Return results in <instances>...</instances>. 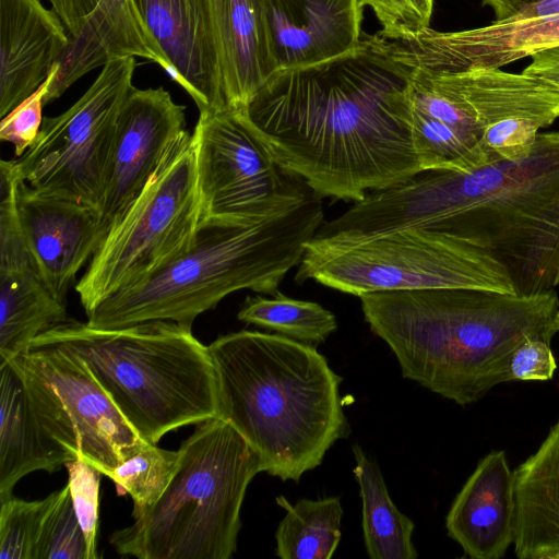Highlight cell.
Segmentation results:
<instances>
[{
    "label": "cell",
    "mask_w": 559,
    "mask_h": 559,
    "mask_svg": "<svg viewBox=\"0 0 559 559\" xmlns=\"http://www.w3.org/2000/svg\"><path fill=\"white\" fill-rule=\"evenodd\" d=\"M559 46V15L526 21H493L459 31L453 49L465 69L501 68L547 48Z\"/></svg>",
    "instance_id": "cb8c5ba5"
},
{
    "label": "cell",
    "mask_w": 559,
    "mask_h": 559,
    "mask_svg": "<svg viewBox=\"0 0 559 559\" xmlns=\"http://www.w3.org/2000/svg\"><path fill=\"white\" fill-rule=\"evenodd\" d=\"M160 499L109 543L139 559H229L237 549L247 488L264 472L243 437L221 417L197 424Z\"/></svg>",
    "instance_id": "52a82bcc"
},
{
    "label": "cell",
    "mask_w": 559,
    "mask_h": 559,
    "mask_svg": "<svg viewBox=\"0 0 559 559\" xmlns=\"http://www.w3.org/2000/svg\"><path fill=\"white\" fill-rule=\"evenodd\" d=\"M531 57L532 62L523 72L540 76L559 87V46L544 49Z\"/></svg>",
    "instance_id": "e575fe53"
},
{
    "label": "cell",
    "mask_w": 559,
    "mask_h": 559,
    "mask_svg": "<svg viewBox=\"0 0 559 559\" xmlns=\"http://www.w3.org/2000/svg\"><path fill=\"white\" fill-rule=\"evenodd\" d=\"M359 298L366 322L391 348L403 377L461 406L510 382L514 350L528 338L551 341L559 310L555 289H391Z\"/></svg>",
    "instance_id": "3957f363"
},
{
    "label": "cell",
    "mask_w": 559,
    "mask_h": 559,
    "mask_svg": "<svg viewBox=\"0 0 559 559\" xmlns=\"http://www.w3.org/2000/svg\"><path fill=\"white\" fill-rule=\"evenodd\" d=\"M484 5L492 9L495 21H502L513 15L523 7L538 0H480Z\"/></svg>",
    "instance_id": "d590c367"
},
{
    "label": "cell",
    "mask_w": 559,
    "mask_h": 559,
    "mask_svg": "<svg viewBox=\"0 0 559 559\" xmlns=\"http://www.w3.org/2000/svg\"><path fill=\"white\" fill-rule=\"evenodd\" d=\"M15 188L14 181L1 187L0 367L28 350L37 336L69 319L67 302L47 287L26 245Z\"/></svg>",
    "instance_id": "5bb4252c"
},
{
    "label": "cell",
    "mask_w": 559,
    "mask_h": 559,
    "mask_svg": "<svg viewBox=\"0 0 559 559\" xmlns=\"http://www.w3.org/2000/svg\"><path fill=\"white\" fill-rule=\"evenodd\" d=\"M412 60L380 32L348 52L270 76L245 108L278 165L318 194L358 202L421 170Z\"/></svg>",
    "instance_id": "6da1fadb"
},
{
    "label": "cell",
    "mask_w": 559,
    "mask_h": 559,
    "mask_svg": "<svg viewBox=\"0 0 559 559\" xmlns=\"http://www.w3.org/2000/svg\"><path fill=\"white\" fill-rule=\"evenodd\" d=\"M20 226L37 270L50 292L67 302L78 272L100 245L97 211L75 200L41 193L19 178Z\"/></svg>",
    "instance_id": "9a60e30c"
},
{
    "label": "cell",
    "mask_w": 559,
    "mask_h": 559,
    "mask_svg": "<svg viewBox=\"0 0 559 559\" xmlns=\"http://www.w3.org/2000/svg\"><path fill=\"white\" fill-rule=\"evenodd\" d=\"M207 347L217 378L218 417L243 437L269 475L298 481L348 436L342 378L314 346L241 330Z\"/></svg>",
    "instance_id": "277c9868"
},
{
    "label": "cell",
    "mask_w": 559,
    "mask_h": 559,
    "mask_svg": "<svg viewBox=\"0 0 559 559\" xmlns=\"http://www.w3.org/2000/svg\"><path fill=\"white\" fill-rule=\"evenodd\" d=\"M33 343L58 345L81 358L148 443L218 417L217 378L209 347L192 329L174 321L97 329L68 319Z\"/></svg>",
    "instance_id": "8992f818"
},
{
    "label": "cell",
    "mask_w": 559,
    "mask_h": 559,
    "mask_svg": "<svg viewBox=\"0 0 559 559\" xmlns=\"http://www.w3.org/2000/svg\"><path fill=\"white\" fill-rule=\"evenodd\" d=\"M68 40L59 16L40 0H0V118L46 81Z\"/></svg>",
    "instance_id": "ac0fdd59"
},
{
    "label": "cell",
    "mask_w": 559,
    "mask_h": 559,
    "mask_svg": "<svg viewBox=\"0 0 559 559\" xmlns=\"http://www.w3.org/2000/svg\"><path fill=\"white\" fill-rule=\"evenodd\" d=\"M179 459L178 450L146 443L107 475L119 495L131 496L133 519L144 514L160 499L178 469Z\"/></svg>",
    "instance_id": "83f0119b"
},
{
    "label": "cell",
    "mask_w": 559,
    "mask_h": 559,
    "mask_svg": "<svg viewBox=\"0 0 559 559\" xmlns=\"http://www.w3.org/2000/svg\"><path fill=\"white\" fill-rule=\"evenodd\" d=\"M202 221L192 134L183 131L75 285L86 317L107 297L190 249Z\"/></svg>",
    "instance_id": "9c48e42d"
},
{
    "label": "cell",
    "mask_w": 559,
    "mask_h": 559,
    "mask_svg": "<svg viewBox=\"0 0 559 559\" xmlns=\"http://www.w3.org/2000/svg\"><path fill=\"white\" fill-rule=\"evenodd\" d=\"M48 496L27 501L11 497L0 502V559H35Z\"/></svg>",
    "instance_id": "f546056e"
},
{
    "label": "cell",
    "mask_w": 559,
    "mask_h": 559,
    "mask_svg": "<svg viewBox=\"0 0 559 559\" xmlns=\"http://www.w3.org/2000/svg\"><path fill=\"white\" fill-rule=\"evenodd\" d=\"M449 537L473 559H501L514 540V473L506 452L484 456L445 518Z\"/></svg>",
    "instance_id": "d6986e66"
},
{
    "label": "cell",
    "mask_w": 559,
    "mask_h": 559,
    "mask_svg": "<svg viewBox=\"0 0 559 559\" xmlns=\"http://www.w3.org/2000/svg\"><path fill=\"white\" fill-rule=\"evenodd\" d=\"M557 361L550 341L528 338L512 354L509 364L511 381H547L554 378Z\"/></svg>",
    "instance_id": "836d02e7"
},
{
    "label": "cell",
    "mask_w": 559,
    "mask_h": 559,
    "mask_svg": "<svg viewBox=\"0 0 559 559\" xmlns=\"http://www.w3.org/2000/svg\"><path fill=\"white\" fill-rule=\"evenodd\" d=\"M356 465L353 469L361 498V527L371 559H415L413 544L415 523L393 503L383 475L365 451L353 445Z\"/></svg>",
    "instance_id": "d4e9b609"
},
{
    "label": "cell",
    "mask_w": 559,
    "mask_h": 559,
    "mask_svg": "<svg viewBox=\"0 0 559 559\" xmlns=\"http://www.w3.org/2000/svg\"><path fill=\"white\" fill-rule=\"evenodd\" d=\"M135 64L134 57L106 63L69 109L44 117L33 145L13 158L28 186L97 211L118 116L134 87Z\"/></svg>",
    "instance_id": "8fae6325"
},
{
    "label": "cell",
    "mask_w": 559,
    "mask_h": 559,
    "mask_svg": "<svg viewBox=\"0 0 559 559\" xmlns=\"http://www.w3.org/2000/svg\"><path fill=\"white\" fill-rule=\"evenodd\" d=\"M330 227L344 242L406 227L452 234L500 263L516 294L552 290L559 286V131L538 133L520 160L468 173L423 169L370 191Z\"/></svg>",
    "instance_id": "7a4b0ae2"
},
{
    "label": "cell",
    "mask_w": 559,
    "mask_h": 559,
    "mask_svg": "<svg viewBox=\"0 0 559 559\" xmlns=\"http://www.w3.org/2000/svg\"><path fill=\"white\" fill-rule=\"evenodd\" d=\"M48 2L68 32L67 53L85 69L94 70L127 57H141L152 62L162 58L133 0Z\"/></svg>",
    "instance_id": "ffe728a7"
},
{
    "label": "cell",
    "mask_w": 559,
    "mask_h": 559,
    "mask_svg": "<svg viewBox=\"0 0 559 559\" xmlns=\"http://www.w3.org/2000/svg\"><path fill=\"white\" fill-rule=\"evenodd\" d=\"M382 25V35L400 39L428 28L433 0H360Z\"/></svg>",
    "instance_id": "d6a6232c"
},
{
    "label": "cell",
    "mask_w": 559,
    "mask_h": 559,
    "mask_svg": "<svg viewBox=\"0 0 559 559\" xmlns=\"http://www.w3.org/2000/svg\"><path fill=\"white\" fill-rule=\"evenodd\" d=\"M35 559H88L83 530L76 518L69 486L48 496Z\"/></svg>",
    "instance_id": "f1b7e54d"
},
{
    "label": "cell",
    "mask_w": 559,
    "mask_h": 559,
    "mask_svg": "<svg viewBox=\"0 0 559 559\" xmlns=\"http://www.w3.org/2000/svg\"><path fill=\"white\" fill-rule=\"evenodd\" d=\"M0 502L13 497L26 475L55 473L74 459L40 427L22 380L11 366L0 367Z\"/></svg>",
    "instance_id": "603a6c76"
},
{
    "label": "cell",
    "mask_w": 559,
    "mask_h": 559,
    "mask_svg": "<svg viewBox=\"0 0 559 559\" xmlns=\"http://www.w3.org/2000/svg\"><path fill=\"white\" fill-rule=\"evenodd\" d=\"M286 514L275 532V554L282 559H330L341 539L344 514L338 497L300 499L295 504L278 496Z\"/></svg>",
    "instance_id": "484cf974"
},
{
    "label": "cell",
    "mask_w": 559,
    "mask_h": 559,
    "mask_svg": "<svg viewBox=\"0 0 559 559\" xmlns=\"http://www.w3.org/2000/svg\"><path fill=\"white\" fill-rule=\"evenodd\" d=\"M186 130V107L164 87L131 90L118 116L97 204L100 243Z\"/></svg>",
    "instance_id": "4fadbf2b"
},
{
    "label": "cell",
    "mask_w": 559,
    "mask_h": 559,
    "mask_svg": "<svg viewBox=\"0 0 559 559\" xmlns=\"http://www.w3.org/2000/svg\"><path fill=\"white\" fill-rule=\"evenodd\" d=\"M202 222H254L300 199L310 188L286 171L245 109L200 111L192 133Z\"/></svg>",
    "instance_id": "7c38bea8"
},
{
    "label": "cell",
    "mask_w": 559,
    "mask_h": 559,
    "mask_svg": "<svg viewBox=\"0 0 559 559\" xmlns=\"http://www.w3.org/2000/svg\"><path fill=\"white\" fill-rule=\"evenodd\" d=\"M309 280L357 297L424 288L515 293L508 272L483 249L455 235L423 227L335 246L307 243L295 281Z\"/></svg>",
    "instance_id": "ba28073f"
},
{
    "label": "cell",
    "mask_w": 559,
    "mask_h": 559,
    "mask_svg": "<svg viewBox=\"0 0 559 559\" xmlns=\"http://www.w3.org/2000/svg\"><path fill=\"white\" fill-rule=\"evenodd\" d=\"M275 72L340 57L361 39L360 0H261Z\"/></svg>",
    "instance_id": "e0dca14e"
},
{
    "label": "cell",
    "mask_w": 559,
    "mask_h": 559,
    "mask_svg": "<svg viewBox=\"0 0 559 559\" xmlns=\"http://www.w3.org/2000/svg\"><path fill=\"white\" fill-rule=\"evenodd\" d=\"M226 107L245 109L275 73L261 0H209Z\"/></svg>",
    "instance_id": "44dd1931"
},
{
    "label": "cell",
    "mask_w": 559,
    "mask_h": 559,
    "mask_svg": "<svg viewBox=\"0 0 559 559\" xmlns=\"http://www.w3.org/2000/svg\"><path fill=\"white\" fill-rule=\"evenodd\" d=\"M237 318L306 344H321L336 331L335 316L321 305L289 298L277 292L271 298L247 297Z\"/></svg>",
    "instance_id": "4316f807"
},
{
    "label": "cell",
    "mask_w": 559,
    "mask_h": 559,
    "mask_svg": "<svg viewBox=\"0 0 559 559\" xmlns=\"http://www.w3.org/2000/svg\"><path fill=\"white\" fill-rule=\"evenodd\" d=\"M514 473V554L559 559V419Z\"/></svg>",
    "instance_id": "7402d4cb"
},
{
    "label": "cell",
    "mask_w": 559,
    "mask_h": 559,
    "mask_svg": "<svg viewBox=\"0 0 559 559\" xmlns=\"http://www.w3.org/2000/svg\"><path fill=\"white\" fill-rule=\"evenodd\" d=\"M58 64L46 81L31 96L1 118L0 139L14 147V157H21L35 142L44 120L45 96L57 74Z\"/></svg>",
    "instance_id": "1f68e13d"
},
{
    "label": "cell",
    "mask_w": 559,
    "mask_h": 559,
    "mask_svg": "<svg viewBox=\"0 0 559 559\" xmlns=\"http://www.w3.org/2000/svg\"><path fill=\"white\" fill-rule=\"evenodd\" d=\"M552 326H554V330L556 331V333L559 332V310L557 311V313L554 318Z\"/></svg>",
    "instance_id": "8d00e7d4"
},
{
    "label": "cell",
    "mask_w": 559,
    "mask_h": 559,
    "mask_svg": "<svg viewBox=\"0 0 559 559\" xmlns=\"http://www.w3.org/2000/svg\"><path fill=\"white\" fill-rule=\"evenodd\" d=\"M64 466L73 508L85 536L87 558L96 559L99 485L103 474L80 459L70 461Z\"/></svg>",
    "instance_id": "4dcf8cb0"
},
{
    "label": "cell",
    "mask_w": 559,
    "mask_h": 559,
    "mask_svg": "<svg viewBox=\"0 0 559 559\" xmlns=\"http://www.w3.org/2000/svg\"><path fill=\"white\" fill-rule=\"evenodd\" d=\"M323 222L322 197L311 188L259 221L202 222L188 251L104 299L86 323L119 329L166 320L192 329L199 314L237 290L274 295Z\"/></svg>",
    "instance_id": "5b68a950"
},
{
    "label": "cell",
    "mask_w": 559,
    "mask_h": 559,
    "mask_svg": "<svg viewBox=\"0 0 559 559\" xmlns=\"http://www.w3.org/2000/svg\"><path fill=\"white\" fill-rule=\"evenodd\" d=\"M43 430L74 460L107 476L144 444L87 365L53 344L33 343L10 362Z\"/></svg>",
    "instance_id": "30bf717a"
},
{
    "label": "cell",
    "mask_w": 559,
    "mask_h": 559,
    "mask_svg": "<svg viewBox=\"0 0 559 559\" xmlns=\"http://www.w3.org/2000/svg\"><path fill=\"white\" fill-rule=\"evenodd\" d=\"M175 80L199 111L225 108L209 0H133Z\"/></svg>",
    "instance_id": "2e32d148"
}]
</instances>
